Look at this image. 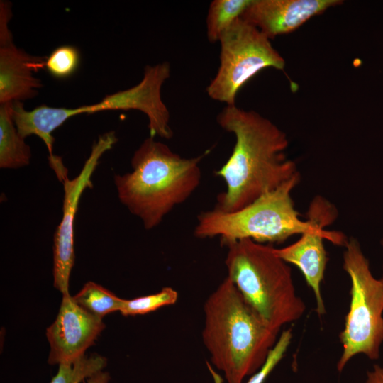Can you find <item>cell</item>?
Listing matches in <instances>:
<instances>
[{
    "instance_id": "cell-7",
    "label": "cell",
    "mask_w": 383,
    "mask_h": 383,
    "mask_svg": "<svg viewBox=\"0 0 383 383\" xmlns=\"http://www.w3.org/2000/svg\"><path fill=\"white\" fill-rule=\"evenodd\" d=\"M218 42V69L206 90L211 99L226 106H235L239 90L262 70L284 69L285 60L271 40L241 18L222 33Z\"/></svg>"
},
{
    "instance_id": "cell-5",
    "label": "cell",
    "mask_w": 383,
    "mask_h": 383,
    "mask_svg": "<svg viewBox=\"0 0 383 383\" xmlns=\"http://www.w3.org/2000/svg\"><path fill=\"white\" fill-rule=\"evenodd\" d=\"M301 180L300 172L246 206L224 212L213 209L201 212L194 234L199 238L218 237L223 245L242 239L282 243L309 231L311 223L302 220L292 197Z\"/></svg>"
},
{
    "instance_id": "cell-3",
    "label": "cell",
    "mask_w": 383,
    "mask_h": 383,
    "mask_svg": "<svg viewBox=\"0 0 383 383\" xmlns=\"http://www.w3.org/2000/svg\"><path fill=\"white\" fill-rule=\"evenodd\" d=\"M209 152L184 158L154 138L145 139L131 158L132 171L114 176L120 201L146 230L157 227L196 190Z\"/></svg>"
},
{
    "instance_id": "cell-4",
    "label": "cell",
    "mask_w": 383,
    "mask_h": 383,
    "mask_svg": "<svg viewBox=\"0 0 383 383\" xmlns=\"http://www.w3.org/2000/svg\"><path fill=\"white\" fill-rule=\"evenodd\" d=\"M226 245L228 277L269 327L279 332L302 317L306 304L296 293L291 267L274 248L250 239Z\"/></svg>"
},
{
    "instance_id": "cell-12",
    "label": "cell",
    "mask_w": 383,
    "mask_h": 383,
    "mask_svg": "<svg viewBox=\"0 0 383 383\" xmlns=\"http://www.w3.org/2000/svg\"><path fill=\"white\" fill-rule=\"evenodd\" d=\"M340 0H252L241 18L270 40L290 33Z\"/></svg>"
},
{
    "instance_id": "cell-2",
    "label": "cell",
    "mask_w": 383,
    "mask_h": 383,
    "mask_svg": "<svg viewBox=\"0 0 383 383\" xmlns=\"http://www.w3.org/2000/svg\"><path fill=\"white\" fill-rule=\"evenodd\" d=\"M202 340L226 383H243L265 363L279 331L269 327L227 276L204 305Z\"/></svg>"
},
{
    "instance_id": "cell-13",
    "label": "cell",
    "mask_w": 383,
    "mask_h": 383,
    "mask_svg": "<svg viewBox=\"0 0 383 383\" xmlns=\"http://www.w3.org/2000/svg\"><path fill=\"white\" fill-rule=\"evenodd\" d=\"M45 60L17 48L12 40L0 43V104L35 97L43 84L34 74Z\"/></svg>"
},
{
    "instance_id": "cell-24",
    "label": "cell",
    "mask_w": 383,
    "mask_h": 383,
    "mask_svg": "<svg viewBox=\"0 0 383 383\" xmlns=\"http://www.w3.org/2000/svg\"><path fill=\"white\" fill-rule=\"evenodd\" d=\"M207 365V367H208V369L211 373V375L213 377V382L214 383H223V377H221V374H219L212 367V365L207 362L206 363Z\"/></svg>"
},
{
    "instance_id": "cell-8",
    "label": "cell",
    "mask_w": 383,
    "mask_h": 383,
    "mask_svg": "<svg viewBox=\"0 0 383 383\" xmlns=\"http://www.w3.org/2000/svg\"><path fill=\"white\" fill-rule=\"evenodd\" d=\"M170 76V65L163 62L146 65L143 77L136 85L106 96L101 101L77 108L44 106L41 119L44 126L54 131L67 119L82 113H94L104 111L137 110L148 118L150 137L171 139L174 133L170 126L169 110L162 101L161 90Z\"/></svg>"
},
{
    "instance_id": "cell-19",
    "label": "cell",
    "mask_w": 383,
    "mask_h": 383,
    "mask_svg": "<svg viewBox=\"0 0 383 383\" xmlns=\"http://www.w3.org/2000/svg\"><path fill=\"white\" fill-rule=\"evenodd\" d=\"M79 62L80 55L77 48L62 45L53 50L46 58L45 67L53 77L65 79L76 72Z\"/></svg>"
},
{
    "instance_id": "cell-9",
    "label": "cell",
    "mask_w": 383,
    "mask_h": 383,
    "mask_svg": "<svg viewBox=\"0 0 383 383\" xmlns=\"http://www.w3.org/2000/svg\"><path fill=\"white\" fill-rule=\"evenodd\" d=\"M337 216L338 211L334 204L323 196H316L310 202L306 212V219L311 223L310 229L301 234L294 243L282 248H274L275 253L281 259L301 270L307 284L313 290L316 312L320 316L326 313L321 284L328 260L323 240H328L343 246L347 241L341 233L326 230Z\"/></svg>"
},
{
    "instance_id": "cell-16",
    "label": "cell",
    "mask_w": 383,
    "mask_h": 383,
    "mask_svg": "<svg viewBox=\"0 0 383 383\" xmlns=\"http://www.w3.org/2000/svg\"><path fill=\"white\" fill-rule=\"evenodd\" d=\"M72 299L79 306L100 318L110 313L120 311L123 302V299L94 282H87Z\"/></svg>"
},
{
    "instance_id": "cell-22",
    "label": "cell",
    "mask_w": 383,
    "mask_h": 383,
    "mask_svg": "<svg viewBox=\"0 0 383 383\" xmlns=\"http://www.w3.org/2000/svg\"><path fill=\"white\" fill-rule=\"evenodd\" d=\"M365 383H383V366L374 365L367 372Z\"/></svg>"
},
{
    "instance_id": "cell-6",
    "label": "cell",
    "mask_w": 383,
    "mask_h": 383,
    "mask_svg": "<svg viewBox=\"0 0 383 383\" xmlns=\"http://www.w3.org/2000/svg\"><path fill=\"white\" fill-rule=\"evenodd\" d=\"M344 246L343 267L350 279V303L339 334L343 352L338 372L357 355L377 360L383 343V282L373 276L357 239L350 238Z\"/></svg>"
},
{
    "instance_id": "cell-1",
    "label": "cell",
    "mask_w": 383,
    "mask_h": 383,
    "mask_svg": "<svg viewBox=\"0 0 383 383\" xmlns=\"http://www.w3.org/2000/svg\"><path fill=\"white\" fill-rule=\"evenodd\" d=\"M217 123L235 136L231 155L215 172L226 185L214 209L233 212L251 204L299 173L286 153L287 134L253 110L225 106Z\"/></svg>"
},
{
    "instance_id": "cell-10",
    "label": "cell",
    "mask_w": 383,
    "mask_h": 383,
    "mask_svg": "<svg viewBox=\"0 0 383 383\" xmlns=\"http://www.w3.org/2000/svg\"><path fill=\"white\" fill-rule=\"evenodd\" d=\"M117 140L114 131L100 135L79 174L72 179L66 176L61 181L64 199L62 219L53 238V285L62 295L70 294V277L74 262V222L81 195L87 188L92 187L91 178L100 158Z\"/></svg>"
},
{
    "instance_id": "cell-17",
    "label": "cell",
    "mask_w": 383,
    "mask_h": 383,
    "mask_svg": "<svg viewBox=\"0 0 383 383\" xmlns=\"http://www.w3.org/2000/svg\"><path fill=\"white\" fill-rule=\"evenodd\" d=\"M106 357L99 355H84L73 363L59 365L57 374L50 383H81L106 365Z\"/></svg>"
},
{
    "instance_id": "cell-11",
    "label": "cell",
    "mask_w": 383,
    "mask_h": 383,
    "mask_svg": "<svg viewBox=\"0 0 383 383\" xmlns=\"http://www.w3.org/2000/svg\"><path fill=\"white\" fill-rule=\"evenodd\" d=\"M104 328L102 318L79 306L70 294L62 295L57 316L47 328L48 363H73L84 355Z\"/></svg>"
},
{
    "instance_id": "cell-25",
    "label": "cell",
    "mask_w": 383,
    "mask_h": 383,
    "mask_svg": "<svg viewBox=\"0 0 383 383\" xmlns=\"http://www.w3.org/2000/svg\"><path fill=\"white\" fill-rule=\"evenodd\" d=\"M381 245H382V248H383V237H382V240H381ZM381 279H382V281L383 282V274H382V277Z\"/></svg>"
},
{
    "instance_id": "cell-20",
    "label": "cell",
    "mask_w": 383,
    "mask_h": 383,
    "mask_svg": "<svg viewBox=\"0 0 383 383\" xmlns=\"http://www.w3.org/2000/svg\"><path fill=\"white\" fill-rule=\"evenodd\" d=\"M292 336L291 328L284 330L279 336L264 365L256 373L250 376L245 383H264L284 357L292 342Z\"/></svg>"
},
{
    "instance_id": "cell-18",
    "label": "cell",
    "mask_w": 383,
    "mask_h": 383,
    "mask_svg": "<svg viewBox=\"0 0 383 383\" xmlns=\"http://www.w3.org/2000/svg\"><path fill=\"white\" fill-rule=\"evenodd\" d=\"M177 299V292L172 287H166L153 294L123 299L120 312L125 316L146 314L162 306L174 304Z\"/></svg>"
},
{
    "instance_id": "cell-23",
    "label": "cell",
    "mask_w": 383,
    "mask_h": 383,
    "mask_svg": "<svg viewBox=\"0 0 383 383\" xmlns=\"http://www.w3.org/2000/svg\"><path fill=\"white\" fill-rule=\"evenodd\" d=\"M109 379V374L101 370L86 379L84 383H108Z\"/></svg>"
},
{
    "instance_id": "cell-15",
    "label": "cell",
    "mask_w": 383,
    "mask_h": 383,
    "mask_svg": "<svg viewBox=\"0 0 383 383\" xmlns=\"http://www.w3.org/2000/svg\"><path fill=\"white\" fill-rule=\"evenodd\" d=\"M252 0H213L211 2L206 19V37L214 43L222 33L240 18Z\"/></svg>"
},
{
    "instance_id": "cell-21",
    "label": "cell",
    "mask_w": 383,
    "mask_h": 383,
    "mask_svg": "<svg viewBox=\"0 0 383 383\" xmlns=\"http://www.w3.org/2000/svg\"><path fill=\"white\" fill-rule=\"evenodd\" d=\"M12 13L11 4L9 1H1L0 3V43L12 40V35L9 28V22Z\"/></svg>"
},
{
    "instance_id": "cell-14",
    "label": "cell",
    "mask_w": 383,
    "mask_h": 383,
    "mask_svg": "<svg viewBox=\"0 0 383 383\" xmlns=\"http://www.w3.org/2000/svg\"><path fill=\"white\" fill-rule=\"evenodd\" d=\"M11 103L0 104V167L18 169L30 163L31 150L14 123Z\"/></svg>"
}]
</instances>
